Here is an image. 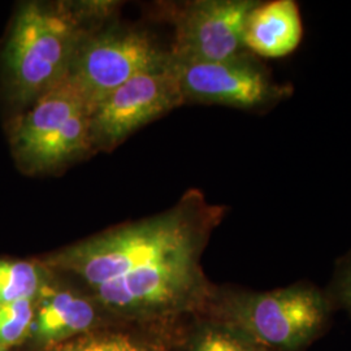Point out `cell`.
Masks as SVG:
<instances>
[{
	"mask_svg": "<svg viewBox=\"0 0 351 351\" xmlns=\"http://www.w3.org/2000/svg\"><path fill=\"white\" fill-rule=\"evenodd\" d=\"M226 213L193 189L168 211L66 246L43 265L77 277L119 314L203 308L213 288L202 271V252Z\"/></svg>",
	"mask_w": 351,
	"mask_h": 351,
	"instance_id": "obj_1",
	"label": "cell"
},
{
	"mask_svg": "<svg viewBox=\"0 0 351 351\" xmlns=\"http://www.w3.org/2000/svg\"><path fill=\"white\" fill-rule=\"evenodd\" d=\"M111 8L110 1H26L17 8L0 52L1 90L16 114L68 75L81 40Z\"/></svg>",
	"mask_w": 351,
	"mask_h": 351,
	"instance_id": "obj_2",
	"label": "cell"
},
{
	"mask_svg": "<svg viewBox=\"0 0 351 351\" xmlns=\"http://www.w3.org/2000/svg\"><path fill=\"white\" fill-rule=\"evenodd\" d=\"M203 308L274 351H303L330 326L324 289L298 281L268 291L213 288Z\"/></svg>",
	"mask_w": 351,
	"mask_h": 351,
	"instance_id": "obj_3",
	"label": "cell"
},
{
	"mask_svg": "<svg viewBox=\"0 0 351 351\" xmlns=\"http://www.w3.org/2000/svg\"><path fill=\"white\" fill-rule=\"evenodd\" d=\"M8 136L16 163L29 175L58 171L94 151L90 110L68 75L14 114Z\"/></svg>",
	"mask_w": 351,
	"mask_h": 351,
	"instance_id": "obj_4",
	"label": "cell"
},
{
	"mask_svg": "<svg viewBox=\"0 0 351 351\" xmlns=\"http://www.w3.org/2000/svg\"><path fill=\"white\" fill-rule=\"evenodd\" d=\"M168 62L169 50L159 47L147 33L121 26H98L81 40L68 77L91 113L113 90Z\"/></svg>",
	"mask_w": 351,
	"mask_h": 351,
	"instance_id": "obj_5",
	"label": "cell"
},
{
	"mask_svg": "<svg viewBox=\"0 0 351 351\" xmlns=\"http://www.w3.org/2000/svg\"><path fill=\"white\" fill-rule=\"evenodd\" d=\"M169 62L185 104H219L268 112L294 93L291 84L278 81L251 53L226 62H199L177 59L169 52Z\"/></svg>",
	"mask_w": 351,
	"mask_h": 351,
	"instance_id": "obj_6",
	"label": "cell"
},
{
	"mask_svg": "<svg viewBox=\"0 0 351 351\" xmlns=\"http://www.w3.org/2000/svg\"><path fill=\"white\" fill-rule=\"evenodd\" d=\"M185 104L171 62L133 77L90 113L94 151H110L139 128Z\"/></svg>",
	"mask_w": 351,
	"mask_h": 351,
	"instance_id": "obj_7",
	"label": "cell"
},
{
	"mask_svg": "<svg viewBox=\"0 0 351 351\" xmlns=\"http://www.w3.org/2000/svg\"><path fill=\"white\" fill-rule=\"evenodd\" d=\"M258 0H194L168 5L165 17L175 25L171 55L184 60L226 62L250 52L245 26Z\"/></svg>",
	"mask_w": 351,
	"mask_h": 351,
	"instance_id": "obj_8",
	"label": "cell"
},
{
	"mask_svg": "<svg viewBox=\"0 0 351 351\" xmlns=\"http://www.w3.org/2000/svg\"><path fill=\"white\" fill-rule=\"evenodd\" d=\"M302 39L301 8L294 0H258L249 13L245 46L261 60L288 58L298 50Z\"/></svg>",
	"mask_w": 351,
	"mask_h": 351,
	"instance_id": "obj_9",
	"label": "cell"
},
{
	"mask_svg": "<svg viewBox=\"0 0 351 351\" xmlns=\"http://www.w3.org/2000/svg\"><path fill=\"white\" fill-rule=\"evenodd\" d=\"M33 332L38 341L50 343L88 330L95 322V308L88 298L46 280L37 297Z\"/></svg>",
	"mask_w": 351,
	"mask_h": 351,
	"instance_id": "obj_10",
	"label": "cell"
},
{
	"mask_svg": "<svg viewBox=\"0 0 351 351\" xmlns=\"http://www.w3.org/2000/svg\"><path fill=\"white\" fill-rule=\"evenodd\" d=\"M46 280L43 264L0 259V306L21 300L36 301Z\"/></svg>",
	"mask_w": 351,
	"mask_h": 351,
	"instance_id": "obj_11",
	"label": "cell"
},
{
	"mask_svg": "<svg viewBox=\"0 0 351 351\" xmlns=\"http://www.w3.org/2000/svg\"><path fill=\"white\" fill-rule=\"evenodd\" d=\"M186 351H274L250 339L236 326L210 316L195 328Z\"/></svg>",
	"mask_w": 351,
	"mask_h": 351,
	"instance_id": "obj_12",
	"label": "cell"
},
{
	"mask_svg": "<svg viewBox=\"0 0 351 351\" xmlns=\"http://www.w3.org/2000/svg\"><path fill=\"white\" fill-rule=\"evenodd\" d=\"M34 300L0 306V348L8 349L25 339L34 322Z\"/></svg>",
	"mask_w": 351,
	"mask_h": 351,
	"instance_id": "obj_13",
	"label": "cell"
},
{
	"mask_svg": "<svg viewBox=\"0 0 351 351\" xmlns=\"http://www.w3.org/2000/svg\"><path fill=\"white\" fill-rule=\"evenodd\" d=\"M324 291L333 311L341 310L351 317V250L336 261Z\"/></svg>",
	"mask_w": 351,
	"mask_h": 351,
	"instance_id": "obj_14",
	"label": "cell"
},
{
	"mask_svg": "<svg viewBox=\"0 0 351 351\" xmlns=\"http://www.w3.org/2000/svg\"><path fill=\"white\" fill-rule=\"evenodd\" d=\"M55 351H152L139 341L123 335H101L75 339Z\"/></svg>",
	"mask_w": 351,
	"mask_h": 351,
	"instance_id": "obj_15",
	"label": "cell"
},
{
	"mask_svg": "<svg viewBox=\"0 0 351 351\" xmlns=\"http://www.w3.org/2000/svg\"><path fill=\"white\" fill-rule=\"evenodd\" d=\"M0 351H7V349H4V348H0Z\"/></svg>",
	"mask_w": 351,
	"mask_h": 351,
	"instance_id": "obj_16",
	"label": "cell"
}]
</instances>
